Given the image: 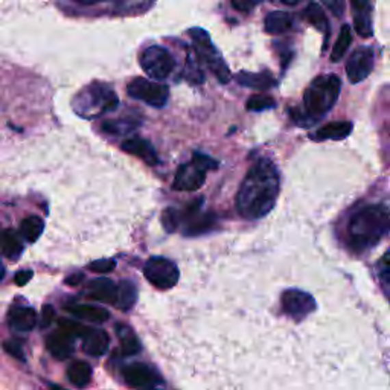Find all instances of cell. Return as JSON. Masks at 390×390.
Listing matches in <instances>:
<instances>
[{
    "label": "cell",
    "instance_id": "6da1fadb",
    "mask_svg": "<svg viewBox=\"0 0 390 390\" xmlns=\"http://www.w3.org/2000/svg\"><path fill=\"white\" fill-rule=\"evenodd\" d=\"M279 195V171L268 159H261L247 172L237 195L241 217L259 220L276 205Z\"/></svg>",
    "mask_w": 390,
    "mask_h": 390
},
{
    "label": "cell",
    "instance_id": "7a4b0ae2",
    "mask_svg": "<svg viewBox=\"0 0 390 390\" xmlns=\"http://www.w3.org/2000/svg\"><path fill=\"white\" fill-rule=\"evenodd\" d=\"M390 231V213L382 205L366 206L352 215L348 226L349 244L355 250L375 246Z\"/></svg>",
    "mask_w": 390,
    "mask_h": 390
},
{
    "label": "cell",
    "instance_id": "3957f363",
    "mask_svg": "<svg viewBox=\"0 0 390 390\" xmlns=\"http://www.w3.org/2000/svg\"><path fill=\"white\" fill-rule=\"evenodd\" d=\"M340 90L341 81L339 77L324 75L315 78L304 93V104L309 118L317 119L331 110L337 103Z\"/></svg>",
    "mask_w": 390,
    "mask_h": 390
},
{
    "label": "cell",
    "instance_id": "277c9868",
    "mask_svg": "<svg viewBox=\"0 0 390 390\" xmlns=\"http://www.w3.org/2000/svg\"><path fill=\"white\" fill-rule=\"evenodd\" d=\"M119 99L109 86L95 83L84 89L75 98V112L83 118H93L112 112L118 107Z\"/></svg>",
    "mask_w": 390,
    "mask_h": 390
},
{
    "label": "cell",
    "instance_id": "5b68a950",
    "mask_svg": "<svg viewBox=\"0 0 390 390\" xmlns=\"http://www.w3.org/2000/svg\"><path fill=\"white\" fill-rule=\"evenodd\" d=\"M218 168V162L203 153H195L190 164L181 165L174 179L176 191H197L205 185L206 172Z\"/></svg>",
    "mask_w": 390,
    "mask_h": 390
},
{
    "label": "cell",
    "instance_id": "8992f818",
    "mask_svg": "<svg viewBox=\"0 0 390 390\" xmlns=\"http://www.w3.org/2000/svg\"><path fill=\"white\" fill-rule=\"evenodd\" d=\"M190 36L192 38L194 48L197 51L198 57L207 64L213 75L218 78V81L221 84L231 81V70H229L223 57L220 55V52L213 46L209 34L201 28H194L190 31Z\"/></svg>",
    "mask_w": 390,
    "mask_h": 390
},
{
    "label": "cell",
    "instance_id": "52a82bcc",
    "mask_svg": "<svg viewBox=\"0 0 390 390\" xmlns=\"http://www.w3.org/2000/svg\"><path fill=\"white\" fill-rule=\"evenodd\" d=\"M144 274L148 282L159 290H170V288L176 287L180 278L177 265L162 257H153L148 259L144 267Z\"/></svg>",
    "mask_w": 390,
    "mask_h": 390
},
{
    "label": "cell",
    "instance_id": "ba28073f",
    "mask_svg": "<svg viewBox=\"0 0 390 390\" xmlns=\"http://www.w3.org/2000/svg\"><path fill=\"white\" fill-rule=\"evenodd\" d=\"M140 66L148 77L160 81L171 75L176 62H174L171 52L162 46H150L140 55Z\"/></svg>",
    "mask_w": 390,
    "mask_h": 390
},
{
    "label": "cell",
    "instance_id": "9c48e42d",
    "mask_svg": "<svg viewBox=\"0 0 390 390\" xmlns=\"http://www.w3.org/2000/svg\"><path fill=\"white\" fill-rule=\"evenodd\" d=\"M127 93L138 101L151 105V107H164L170 98V89L168 86L153 81V79L145 78H134L133 81L127 86Z\"/></svg>",
    "mask_w": 390,
    "mask_h": 390
},
{
    "label": "cell",
    "instance_id": "30bf717a",
    "mask_svg": "<svg viewBox=\"0 0 390 390\" xmlns=\"http://www.w3.org/2000/svg\"><path fill=\"white\" fill-rule=\"evenodd\" d=\"M374 69V51L367 46H363L357 51L352 52L346 63V75L349 81L357 84L365 81V79L371 75Z\"/></svg>",
    "mask_w": 390,
    "mask_h": 390
},
{
    "label": "cell",
    "instance_id": "8fae6325",
    "mask_svg": "<svg viewBox=\"0 0 390 390\" xmlns=\"http://www.w3.org/2000/svg\"><path fill=\"white\" fill-rule=\"evenodd\" d=\"M284 311L294 319H304L315 309V300L311 294L302 290H287L282 294Z\"/></svg>",
    "mask_w": 390,
    "mask_h": 390
},
{
    "label": "cell",
    "instance_id": "7c38bea8",
    "mask_svg": "<svg viewBox=\"0 0 390 390\" xmlns=\"http://www.w3.org/2000/svg\"><path fill=\"white\" fill-rule=\"evenodd\" d=\"M127 385L134 389H151L157 382V376L151 367L142 363H134L124 369Z\"/></svg>",
    "mask_w": 390,
    "mask_h": 390
},
{
    "label": "cell",
    "instance_id": "4fadbf2b",
    "mask_svg": "<svg viewBox=\"0 0 390 390\" xmlns=\"http://www.w3.org/2000/svg\"><path fill=\"white\" fill-rule=\"evenodd\" d=\"M354 26L359 36L369 38L372 36V3L369 0H351Z\"/></svg>",
    "mask_w": 390,
    "mask_h": 390
},
{
    "label": "cell",
    "instance_id": "5bb4252c",
    "mask_svg": "<svg viewBox=\"0 0 390 390\" xmlns=\"http://www.w3.org/2000/svg\"><path fill=\"white\" fill-rule=\"evenodd\" d=\"M120 148H122L125 153L133 154V156H136L140 160H144V162L150 166H156L160 162L157 153H156V150H154V146L148 142V140H145L142 138L127 139V140H124L122 145H120Z\"/></svg>",
    "mask_w": 390,
    "mask_h": 390
},
{
    "label": "cell",
    "instance_id": "9a60e30c",
    "mask_svg": "<svg viewBox=\"0 0 390 390\" xmlns=\"http://www.w3.org/2000/svg\"><path fill=\"white\" fill-rule=\"evenodd\" d=\"M89 296L101 304L113 305L118 302V285L107 278L93 279L89 284Z\"/></svg>",
    "mask_w": 390,
    "mask_h": 390
},
{
    "label": "cell",
    "instance_id": "2e32d148",
    "mask_svg": "<svg viewBox=\"0 0 390 390\" xmlns=\"http://www.w3.org/2000/svg\"><path fill=\"white\" fill-rule=\"evenodd\" d=\"M109 334L104 329H89L84 335V351L92 357H101L109 349Z\"/></svg>",
    "mask_w": 390,
    "mask_h": 390
},
{
    "label": "cell",
    "instance_id": "e0dca14e",
    "mask_svg": "<svg viewBox=\"0 0 390 390\" xmlns=\"http://www.w3.org/2000/svg\"><path fill=\"white\" fill-rule=\"evenodd\" d=\"M38 322L36 309L28 307H16L10 313V325L17 331H32Z\"/></svg>",
    "mask_w": 390,
    "mask_h": 390
},
{
    "label": "cell",
    "instance_id": "ac0fdd59",
    "mask_svg": "<svg viewBox=\"0 0 390 390\" xmlns=\"http://www.w3.org/2000/svg\"><path fill=\"white\" fill-rule=\"evenodd\" d=\"M67 311H69L73 317L89 320L93 322V324H104V322H107L110 317V314L105 308L96 305H73L67 308Z\"/></svg>",
    "mask_w": 390,
    "mask_h": 390
},
{
    "label": "cell",
    "instance_id": "d6986e66",
    "mask_svg": "<svg viewBox=\"0 0 390 390\" xmlns=\"http://www.w3.org/2000/svg\"><path fill=\"white\" fill-rule=\"evenodd\" d=\"M237 81L243 87H248V89L255 90H268L274 84V79L267 72L252 73V72H239L237 75Z\"/></svg>",
    "mask_w": 390,
    "mask_h": 390
},
{
    "label": "cell",
    "instance_id": "ffe728a7",
    "mask_svg": "<svg viewBox=\"0 0 390 390\" xmlns=\"http://www.w3.org/2000/svg\"><path fill=\"white\" fill-rule=\"evenodd\" d=\"M352 131V124L348 120H337V122H329L317 130L314 138L317 140H341L348 138Z\"/></svg>",
    "mask_w": 390,
    "mask_h": 390
},
{
    "label": "cell",
    "instance_id": "44dd1931",
    "mask_svg": "<svg viewBox=\"0 0 390 390\" xmlns=\"http://www.w3.org/2000/svg\"><path fill=\"white\" fill-rule=\"evenodd\" d=\"M0 252L8 259H18L23 252L22 241L11 229H5V231L0 232Z\"/></svg>",
    "mask_w": 390,
    "mask_h": 390
},
{
    "label": "cell",
    "instance_id": "7402d4cb",
    "mask_svg": "<svg viewBox=\"0 0 390 390\" xmlns=\"http://www.w3.org/2000/svg\"><path fill=\"white\" fill-rule=\"evenodd\" d=\"M48 349L57 360L69 359L73 352L70 337L63 333H53L48 337Z\"/></svg>",
    "mask_w": 390,
    "mask_h": 390
},
{
    "label": "cell",
    "instance_id": "603a6c76",
    "mask_svg": "<svg viewBox=\"0 0 390 390\" xmlns=\"http://www.w3.org/2000/svg\"><path fill=\"white\" fill-rule=\"evenodd\" d=\"M67 378L72 382L73 386L78 389H83L86 386H89V382L92 380V367L89 363H86L83 360L73 361L72 365L67 369Z\"/></svg>",
    "mask_w": 390,
    "mask_h": 390
},
{
    "label": "cell",
    "instance_id": "cb8c5ba5",
    "mask_svg": "<svg viewBox=\"0 0 390 390\" xmlns=\"http://www.w3.org/2000/svg\"><path fill=\"white\" fill-rule=\"evenodd\" d=\"M265 31L268 34H282L291 29L293 16L285 11H273L265 17Z\"/></svg>",
    "mask_w": 390,
    "mask_h": 390
},
{
    "label": "cell",
    "instance_id": "d4e9b609",
    "mask_svg": "<svg viewBox=\"0 0 390 390\" xmlns=\"http://www.w3.org/2000/svg\"><path fill=\"white\" fill-rule=\"evenodd\" d=\"M44 231V223L40 217L36 215H31V217L25 218L22 221V226H20V232H22L23 238L28 241V243H36V241L42 237V233Z\"/></svg>",
    "mask_w": 390,
    "mask_h": 390
},
{
    "label": "cell",
    "instance_id": "484cf974",
    "mask_svg": "<svg viewBox=\"0 0 390 390\" xmlns=\"http://www.w3.org/2000/svg\"><path fill=\"white\" fill-rule=\"evenodd\" d=\"M116 333H118V337L120 340V349H122V352L125 355H134V354L139 352L140 343L129 326L118 325Z\"/></svg>",
    "mask_w": 390,
    "mask_h": 390
},
{
    "label": "cell",
    "instance_id": "4316f807",
    "mask_svg": "<svg viewBox=\"0 0 390 390\" xmlns=\"http://www.w3.org/2000/svg\"><path fill=\"white\" fill-rule=\"evenodd\" d=\"M352 43V31H351V26L349 25H343L341 26V31L339 34L337 40H335V44L333 48V55L331 60L335 62H340V60L345 57V53L348 52L349 46Z\"/></svg>",
    "mask_w": 390,
    "mask_h": 390
},
{
    "label": "cell",
    "instance_id": "83f0119b",
    "mask_svg": "<svg viewBox=\"0 0 390 390\" xmlns=\"http://www.w3.org/2000/svg\"><path fill=\"white\" fill-rule=\"evenodd\" d=\"M138 299V290L131 281H122L118 287V302L124 311H129Z\"/></svg>",
    "mask_w": 390,
    "mask_h": 390
},
{
    "label": "cell",
    "instance_id": "f1b7e54d",
    "mask_svg": "<svg viewBox=\"0 0 390 390\" xmlns=\"http://www.w3.org/2000/svg\"><path fill=\"white\" fill-rule=\"evenodd\" d=\"M305 17H307L308 22L314 26V28H317L319 31L325 32L326 36H328V31H329L328 18H326V16H325L324 10H322L317 3L311 2V3H309V5L307 6Z\"/></svg>",
    "mask_w": 390,
    "mask_h": 390
},
{
    "label": "cell",
    "instance_id": "f546056e",
    "mask_svg": "<svg viewBox=\"0 0 390 390\" xmlns=\"http://www.w3.org/2000/svg\"><path fill=\"white\" fill-rule=\"evenodd\" d=\"M58 328L60 333L66 334L67 337H84L87 331H89V328L83 326L73 319H62L58 322Z\"/></svg>",
    "mask_w": 390,
    "mask_h": 390
},
{
    "label": "cell",
    "instance_id": "4dcf8cb0",
    "mask_svg": "<svg viewBox=\"0 0 390 390\" xmlns=\"http://www.w3.org/2000/svg\"><path fill=\"white\" fill-rule=\"evenodd\" d=\"M274 107H276V101L267 95H255L247 101L248 112H264L274 109Z\"/></svg>",
    "mask_w": 390,
    "mask_h": 390
},
{
    "label": "cell",
    "instance_id": "1f68e13d",
    "mask_svg": "<svg viewBox=\"0 0 390 390\" xmlns=\"http://www.w3.org/2000/svg\"><path fill=\"white\" fill-rule=\"evenodd\" d=\"M133 122H129V120H105L103 124V131L109 133V134H114V136H120V134L129 133L134 129Z\"/></svg>",
    "mask_w": 390,
    "mask_h": 390
},
{
    "label": "cell",
    "instance_id": "d6a6232c",
    "mask_svg": "<svg viewBox=\"0 0 390 390\" xmlns=\"http://www.w3.org/2000/svg\"><path fill=\"white\" fill-rule=\"evenodd\" d=\"M162 223L166 232H176L177 227L181 223V217H180V211L176 209V207H168L166 211H164L162 215Z\"/></svg>",
    "mask_w": 390,
    "mask_h": 390
},
{
    "label": "cell",
    "instance_id": "836d02e7",
    "mask_svg": "<svg viewBox=\"0 0 390 390\" xmlns=\"http://www.w3.org/2000/svg\"><path fill=\"white\" fill-rule=\"evenodd\" d=\"M116 267V261L114 259H98L89 264V268L95 273H110Z\"/></svg>",
    "mask_w": 390,
    "mask_h": 390
},
{
    "label": "cell",
    "instance_id": "e575fe53",
    "mask_svg": "<svg viewBox=\"0 0 390 390\" xmlns=\"http://www.w3.org/2000/svg\"><path fill=\"white\" fill-rule=\"evenodd\" d=\"M322 2H324V5L335 17H341L345 14V8H346L345 0H322Z\"/></svg>",
    "mask_w": 390,
    "mask_h": 390
},
{
    "label": "cell",
    "instance_id": "d590c367",
    "mask_svg": "<svg viewBox=\"0 0 390 390\" xmlns=\"http://www.w3.org/2000/svg\"><path fill=\"white\" fill-rule=\"evenodd\" d=\"M3 349L6 351V354H10L11 357H14L18 361H25V354H23V349L20 348L16 341H5L3 343Z\"/></svg>",
    "mask_w": 390,
    "mask_h": 390
},
{
    "label": "cell",
    "instance_id": "8d00e7d4",
    "mask_svg": "<svg viewBox=\"0 0 390 390\" xmlns=\"http://www.w3.org/2000/svg\"><path fill=\"white\" fill-rule=\"evenodd\" d=\"M258 3L259 0H232V6L239 12H250Z\"/></svg>",
    "mask_w": 390,
    "mask_h": 390
},
{
    "label": "cell",
    "instance_id": "74e56055",
    "mask_svg": "<svg viewBox=\"0 0 390 390\" xmlns=\"http://www.w3.org/2000/svg\"><path fill=\"white\" fill-rule=\"evenodd\" d=\"M380 274L381 279L390 287V252H387L380 261Z\"/></svg>",
    "mask_w": 390,
    "mask_h": 390
},
{
    "label": "cell",
    "instance_id": "f35d334b",
    "mask_svg": "<svg viewBox=\"0 0 390 390\" xmlns=\"http://www.w3.org/2000/svg\"><path fill=\"white\" fill-rule=\"evenodd\" d=\"M187 72H190V79L192 83H203V72L198 69L194 60H187Z\"/></svg>",
    "mask_w": 390,
    "mask_h": 390
},
{
    "label": "cell",
    "instance_id": "ab89813d",
    "mask_svg": "<svg viewBox=\"0 0 390 390\" xmlns=\"http://www.w3.org/2000/svg\"><path fill=\"white\" fill-rule=\"evenodd\" d=\"M53 317H55V311H53L52 305H44L42 309V317H40V326L42 328H48Z\"/></svg>",
    "mask_w": 390,
    "mask_h": 390
},
{
    "label": "cell",
    "instance_id": "60d3db41",
    "mask_svg": "<svg viewBox=\"0 0 390 390\" xmlns=\"http://www.w3.org/2000/svg\"><path fill=\"white\" fill-rule=\"evenodd\" d=\"M16 284L18 287H23L28 284V282L32 279V272L31 270H22V272H18L16 273Z\"/></svg>",
    "mask_w": 390,
    "mask_h": 390
},
{
    "label": "cell",
    "instance_id": "b9f144b4",
    "mask_svg": "<svg viewBox=\"0 0 390 390\" xmlns=\"http://www.w3.org/2000/svg\"><path fill=\"white\" fill-rule=\"evenodd\" d=\"M84 279V276L81 273H77V274H72V276H69L66 279V284L67 285H78L79 282H81Z\"/></svg>",
    "mask_w": 390,
    "mask_h": 390
},
{
    "label": "cell",
    "instance_id": "7bdbcfd3",
    "mask_svg": "<svg viewBox=\"0 0 390 390\" xmlns=\"http://www.w3.org/2000/svg\"><path fill=\"white\" fill-rule=\"evenodd\" d=\"M282 2L287 3V5H294V3H298L299 0H282Z\"/></svg>",
    "mask_w": 390,
    "mask_h": 390
},
{
    "label": "cell",
    "instance_id": "ee69618b",
    "mask_svg": "<svg viewBox=\"0 0 390 390\" xmlns=\"http://www.w3.org/2000/svg\"><path fill=\"white\" fill-rule=\"evenodd\" d=\"M382 206H385V207H386V209H387V212L390 213V197L386 200V203H385V205H382Z\"/></svg>",
    "mask_w": 390,
    "mask_h": 390
},
{
    "label": "cell",
    "instance_id": "f6af8a7d",
    "mask_svg": "<svg viewBox=\"0 0 390 390\" xmlns=\"http://www.w3.org/2000/svg\"><path fill=\"white\" fill-rule=\"evenodd\" d=\"M77 2H79V3H93V2H96V0H77Z\"/></svg>",
    "mask_w": 390,
    "mask_h": 390
},
{
    "label": "cell",
    "instance_id": "bcb514c9",
    "mask_svg": "<svg viewBox=\"0 0 390 390\" xmlns=\"http://www.w3.org/2000/svg\"><path fill=\"white\" fill-rule=\"evenodd\" d=\"M51 390H66V389H63L62 386H57V385H52V386H51Z\"/></svg>",
    "mask_w": 390,
    "mask_h": 390
},
{
    "label": "cell",
    "instance_id": "7dc6e473",
    "mask_svg": "<svg viewBox=\"0 0 390 390\" xmlns=\"http://www.w3.org/2000/svg\"><path fill=\"white\" fill-rule=\"evenodd\" d=\"M3 274H5V270H3V268H2V267H0V279H2V278H3Z\"/></svg>",
    "mask_w": 390,
    "mask_h": 390
}]
</instances>
